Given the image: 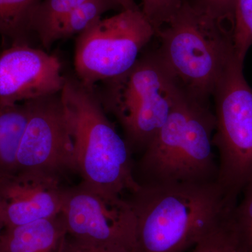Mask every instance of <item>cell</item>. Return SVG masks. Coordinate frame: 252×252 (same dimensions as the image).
Instances as JSON below:
<instances>
[{
    "mask_svg": "<svg viewBox=\"0 0 252 252\" xmlns=\"http://www.w3.org/2000/svg\"><path fill=\"white\" fill-rule=\"evenodd\" d=\"M133 252H187L229 219L236 204L209 183L140 185L131 193Z\"/></svg>",
    "mask_w": 252,
    "mask_h": 252,
    "instance_id": "1",
    "label": "cell"
},
{
    "mask_svg": "<svg viewBox=\"0 0 252 252\" xmlns=\"http://www.w3.org/2000/svg\"><path fill=\"white\" fill-rule=\"evenodd\" d=\"M74 142L78 174L91 188L123 195L140 187L132 152L118 134L94 89L66 77L60 93Z\"/></svg>",
    "mask_w": 252,
    "mask_h": 252,
    "instance_id": "2",
    "label": "cell"
},
{
    "mask_svg": "<svg viewBox=\"0 0 252 252\" xmlns=\"http://www.w3.org/2000/svg\"><path fill=\"white\" fill-rule=\"evenodd\" d=\"M215 114L207 102L184 92L160 130L143 152L140 185L217 182Z\"/></svg>",
    "mask_w": 252,
    "mask_h": 252,
    "instance_id": "3",
    "label": "cell"
},
{
    "mask_svg": "<svg viewBox=\"0 0 252 252\" xmlns=\"http://www.w3.org/2000/svg\"><path fill=\"white\" fill-rule=\"evenodd\" d=\"M156 34L160 41L157 54L182 90L207 102L235 59L232 28L183 1Z\"/></svg>",
    "mask_w": 252,
    "mask_h": 252,
    "instance_id": "4",
    "label": "cell"
},
{
    "mask_svg": "<svg viewBox=\"0 0 252 252\" xmlns=\"http://www.w3.org/2000/svg\"><path fill=\"white\" fill-rule=\"evenodd\" d=\"M103 83L97 95L122 126L132 153L148 147L185 92L157 54L139 59L122 75Z\"/></svg>",
    "mask_w": 252,
    "mask_h": 252,
    "instance_id": "5",
    "label": "cell"
},
{
    "mask_svg": "<svg viewBox=\"0 0 252 252\" xmlns=\"http://www.w3.org/2000/svg\"><path fill=\"white\" fill-rule=\"evenodd\" d=\"M214 147L219 153L217 183L226 198L237 204L252 180V89L243 74V63L235 59L215 88Z\"/></svg>",
    "mask_w": 252,
    "mask_h": 252,
    "instance_id": "6",
    "label": "cell"
},
{
    "mask_svg": "<svg viewBox=\"0 0 252 252\" xmlns=\"http://www.w3.org/2000/svg\"><path fill=\"white\" fill-rule=\"evenodd\" d=\"M156 34L142 10H122L78 35L74 51L77 79L91 89L128 71Z\"/></svg>",
    "mask_w": 252,
    "mask_h": 252,
    "instance_id": "7",
    "label": "cell"
},
{
    "mask_svg": "<svg viewBox=\"0 0 252 252\" xmlns=\"http://www.w3.org/2000/svg\"><path fill=\"white\" fill-rule=\"evenodd\" d=\"M60 215L70 238L94 246L133 252L135 214L122 195L100 191L81 182L66 187Z\"/></svg>",
    "mask_w": 252,
    "mask_h": 252,
    "instance_id": "8",
    "label": "cell"
},
{
    "mask_svg": "<svg viewBox=\"0 0 252 252\" xmlns=\"http://www.w3.org/2000/svg\"><path fill=\"white\" fill-rule=\"evenodd\" d=\"M29 118L18 149L16 172L61 179L77 172L74 142L59 94L28 101Z\"/></svg>",
    "mask_w": 252,
    "mask_h": 252,
    "instance_id": "9",
    "label": "cell"
},
{
    "mask_svg": "<svg viewBox=\"0 0 252 252\" xmlns=\"http://www.w3.org/2000/svg\"><path fill=\"white\" fill-rule=\"evenodd\" d=\"M66 77L59 58L27 43L0 54V102L16 104L59 94Z\"/></svg>",
    "mask_w": 252,
    "mask_h": 252,
    "instance_id": "10",
    "label": "cell"
},
{
    "mask_svg": "<svg viewBox=\"0 0 252 252\" xmlns=\"http://www.w3.org/2000/svg\"><path fill=\"white\" fill-rule=\"evenodd\" d=\"M65 189L59 177L39 172H16L0 177L5 228L60 215Z\"/></svg>",
    "mask_w": 252,
    "mask_h": 252,
    "instance_id": "11",
    "label": "cell"
},
{
    "mask_svg": "<svg viewBox=\"0 0 252 252\" xmlns=\"http://www.w3.org/2000/svg\"><path fill=\"white\" fill-rule=\"evenodd\" d=\"M67 236L61 215L5 228L0 252H61Z\"/></svg>",
    "mask_w": 252,
    "mask_h": 252,
    "instance_id": "12",
    "label": "cell"
},
{
    "mask_svg": "<svg viewBox=\"0 0 252 252\" xmlns=\"http://www.w3.org/2000/svg\"><path fill=\"white\" fill-rule=\"evenodd\" d=\"M29 118V106L0 102V177L16 172L18 149Z\"/></svg>",
    "mask_w": 252,
    "mask_h": 252,
    "instance_id": "13",
    "label": "cell"
},
{
    "mask_svg": "<svg viewBox=\"0 0 252 252\" xmlns=\"http://www.w3.org/2000/svg\"><path fill=\"white\" fill-rule=\"evenodd\" d=\"M85 0H42L32 14L29 31L36 33L43 46L54 44L55 32L68 15Z\"/></svg>",
    "mask_w": 252,
    "mask_h": 252,
    "instance_id": "14",
    "label": "cell"
},
{
    "mask_svg": "<svg viewBox=\"0 0 252 252\" xmlns=\"http://www.w3.org/2000/svg\"><path fill=\"white\" fill-rule=\"evenodd\" d=\"M118 9H122L119 0H85L60 24L54 34V44L61 39L79 35L102 19L104 13Z\"/></svg>",
    "mask_w": 252,
    "mask_h": 252,
    "instance_id": "15",
    "label": "cell"
},
{
    "mask_svg": "<svg viewBox=\"0 0 252 252\" xmlns=\"http://www.w3.org/2000/svg\"><path fill=\"white\" fill-rule=\"evenodd\" d=\"M42 0H1L4 12V35L14 43L26 42L32 14Z\"/></svg>",
    "mask_w": 252,
    "mask_h": 252,
    "instance_id": "16",
    "label": "cell"
},
{
    "mask_svg": "<svg viewBox=\"0 0 252 252\" xmlns=\"http://www.w3.org/2000/svg\"><path fill=\"white\" fill-rule=\"evenodd\" d=\"M243 199L229 219L232 232L242 252H252V180L243 189Z\"/></svg>",
    "mask_w": 252,
    "mask_h": 252,
    "instance_id": "17",
    "label": "cell"
},
{
    "mask_svg": "<svg viewBox=\"0 0 252 252\" xmlns=\"http://www.w3.org/2000/svg\"><path fill=\"white\" fill-rule=\"evenodd\" d=\"M232 41L235 59L243 63L252 46V0H235Z\"/></svg>",
    "mask_w": 252,
    "mask_h": 252,
    "instance_id": "18",
    "label": "cell"
},
{
    "mask_svg": "<svg viewBox=\"0 0 252 252\" xmlns=\"http://www.w3.org/2000/svg\"><path fill=\"white\" fill-rule=\"evenodd\" d=\"M229 219L188 252H242L230 228Z\"/></svg>",
    "mask_w": 252,
    "mask_h": 252,
    "instance_id": "19",
    "label": "cell"
},
{
    "mask_svg": "<svg viewBox=\"0 0 252 252\" xmlns=\"http://www.w3.org/2000/svg\"><path fill=\"white\" fill-rule=\"evenodd\" d=\"M182 4V0H142V11L157 32L175 16Z\"/></svg>",
    "mask_w": 252,
    "mask_h": 252,
    "instance_id": "20",
    "label": "cell"
},
{
    "mask_svg": "<svg viewBox=\"0 0 252 252\" xmlns=\"http://www.w3.org/2000/svg\"><path fill=\"white\" fill-rule=\"evenodd\" d=\"M235 0H198L195 5L204 14L233 28Z\"/></svg>",
    "mask_w": 252,
    "mask_h": 252,
    "instance_id": "21",
    "label": "cell"
},
{
    "mask_svg": "<svg viewBox=\"0 0 252 252\" xmlns=\"http://www.w3.org/2000/svg\"><path fill=\"white\" fill-rule=\"evenodd\" d=\"M61 252H126L122 250H114L102 248V247L94 246L81 242L77 241L70 237L66 236L63 243Z\"/></svg>",
    "mask_w": 252,
    "mask_h": 252,
    "instance_id": "22",
    "label": "cell"
},
{
    "mask_svg": "<svg viewBox=\"0 0 252 252\" xmlns=\"http://www.w3.org/2000/svg\"><path fill=\"white\" fill-rule=\"evenodd\" d=\"M122 10H138V7L134 0H119Z\"/></svg>",
    "mask_w": 252,
    "mask_h": 252,
    "instance_id": "23",
    "label": "cell"
},
{
    "mask_svg": "<svg viewBox=\"0 0 252 252\" xmlns=\"http://www.w3.org/2000/svg\"><path fill=\"white\" fill-rule=\"evenodd\" d=\"M0 34H4V12L1 0H0Z\"/></svg>",
    "mask_w": 252,
    "mask_h": 252,
    "instance_id": "24",
    "label": "cell"
},
{
    "mask_svg": "<svg viewBox=\"0 0 252 252\" xmlns=\"http://www.w3.org/2000/svg\"><path fill=\"white\" fill-rule=\"evenodd\" d=\"M5 228V223L4 220V214H3L2 207L0 203V239Z\"/></svg>",
    "mask_w": 252,
    "mask_h": 252,
    "instance_id": "25",
    "label": "cell"
}]
</instances>
